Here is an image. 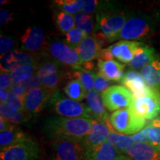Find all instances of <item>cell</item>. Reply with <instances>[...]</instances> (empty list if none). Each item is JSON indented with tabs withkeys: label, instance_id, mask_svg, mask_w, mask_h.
<instances>
[{
	"label": "cell",
	"instance_id": "6da1fadb",
	"mask_svg": "<svg viewBox=\"0 0 160 160\" xmlns=\"http://www.w3.org/2000/svg\"><path fill=\"white\" fill-rule=\"evenodd\" d=\"M93 119L87 118L51 117L45 121V135L53 141H70L82 143L91 128Z\"/></svg>",
	"mask_w": 160,
	"mask_h": 160
},
{
	"label": "cell",
	"instance_id": "7a4b0ae2",
	"mask_svg": "<svg viewBox=\"0 0 160 160\" xmlns=\"http://www.w3.org/2000/svg\"><path fill=\"white\" fill-rule=\"evenodd\" d=\"M156 24L151 17L141 13L130 14L119 34L111 40V43L117 40L134 41L150 37L154 33Z\"/></svg>",
	"mask_w": 160,
	"mask_h": 160
},
{
	"label": "cell",
	"instance_id": "3957f363",
	"mask_svg": "<svg viewBox=\"0 0 160 160\" xmlns=\"http://www.w3.org/2000/svg\"><path fill=\"white\" fill-rule=\"evenodd\" d=\"M109 120L114 131L128 136L136 134L147 125V120L138 115L131 106L114 111Z\"/></svg>",
	"mask_w": 160,
	"mask_h": 160
},
{
	"label": "cell",
	"instance_id": "277c9868",
	"mask_svg": "<svg viewBox=\"0 0 160 160\" xmlns=\"http://www.w3.org/2000/svg\"><path fill=\"white\" fill-rule=\"evenodd\" d=\"M48 106L59 117L92 119L87 106L79 102L65 97L59 91L53 92L51 95Z\"/></svg>",
	"mask_w": 160,
	"mask_h": 160
},
{
	"label": "cell",
	"instance_id": "5b68a950",
	"mask_svg": "<svg viewBox=\"0 0 160 160\" xmlns=\"http://www.w3.org/2000/svg\"><path fill=\"white\" fill-rule=\"evenodd\" d=\"M96 14L97 25L95 26L94 32L99 30V32L108 37L110 43L113 38L119 34L129 17V14L125 12L109 11L108 8L104 11L98 12Z\"/></svg>",
	"mask_w": 160,
	"mask_h": 160
},
{
	"label": "cell",
	"instance_id": "8992f818",
	"mask_svg": "<svg viewBox=\"0 0 160 160\" xmlns=\"http://www.w3.org/2000/svg\"><path fill=\"white\" fill-rule=\"evenodd\" d=\"M46 51L51 57L60 65L71 67L73 69L82 68L79 56L76 49L70 47L65 42L55 39L48 42Z\"/></svg>",
	"mask_w": 160,
	"mask_h": 160
},
{
	"label": "cell",
	"instance_id": "52a82bcc",
	"mask_svg": "<svg viewBox=\"0 0 160 160\" xmlns=\"http://www.w3.org/2000/svg\"><path fill=\"white\" fill-rule=\"evenodd\" d=\"M131 106L145 120H153L160 115V91L150 88L145 95L133 97Z\"/></svg>",
	"mask_w": 160,
	"mask_h": 160
},
{
	"label": "cell",
	"instance_id": "ba28073f",
	"mask_svg": "<svg viewBox=\"0 0 160 160\" xmlns=\"http://www.w3.org/2000/svg\"><path fill=\"white\" fill-rule=\"evenodd\" d=\"M40 148L33 139H27L1 150V160H38L39 158Z\"/></svg>",
	"mask_w": 160,
	"mask_h": 160
},
{
	"label": "cell",
	"instance_id": "9c48e42d",
	"mask_svg": "<svg viewBox=\"0 0 160 160\" xmlns=\"http://www.w3.org/2000/svg\"><path fill=\"white\" fill-rule=\"evenodd\" d=\"M104 105L109 111L127 108L131 106L133 94L123 85L110 86L102 93Z\"/></svg>",
	"mask_w": 160,
	"mask_h": 160
},
{
	"label": "cell",
	"instance_id": "30bf717a",
	"mask_svg": "<svg viewBox=\"0 0 160 160\" xmlns=\"http://www.w3.org/2000/svg\"><path fill=\"white\" fill-rule=\"evenodd\" d=\"M51 160H85L82 144L70 141H53Z\"/></svg>",
	"mask_w": 160,
	"mask_h": 160
},
{
	"label": "cell",
	"instance_id": "8fae6325",
	"mask_svg": "<svg viewBox=\"0 0 160 160\" xmlns=\"http://www.w3.org/2000/svg\"><path fill=\"white\" fill-rule=\"evenodd\" d=\"M21 43L22 49L34 56L46 51L48 45L43 31L36 26H31L25 30L21 37Z\"/></svg>",
	"mask_w": 160,
	"mask_h": 160
},
{
	"label": "cell",
	"instance_id": "7c38bea8",
	"mask_svg": "<svg viewBox=\"0 0 160 160\" xmlns=\"http://www.w3.org/2000/svg\"><path fill=\"white\" fill-rule=\"evenodd\" d=\"M113 129L110 124V120L103 122L93 119L88 133L82 143L84 148L85 150L92 148L107 142Z\"/></svg>",
	"mask_w": 160,
	"mask_h": 160
},
{
	"label": "cell",
	"instance_id": "4fadbf2b",
	"mask_svg": "<svg viewBox=\"0 0 160 160\" xmlns=\"http://www.w3.org/2000/svg\"><path fill=\"white\" fill-rule=\"evenodd\" d=\"M37 62L35 56L27 51H11L1 56V71L12 73L22 66Z\"/></svg>",
	"mask_w": 160,
	"mask_h": 160
},
{
	"label": "cell",
	"instance_id": "5bb4252c",
	"mask_svg": "<svg viewBox=\"0 0 160 160\" xmlns=\"http://www.w3.org/2000/svg\"><path fill=\"white\" fill-rule=\"evenodd\" d=\"M51 95L42 87L31 90L24 98V110L31 115L37 114L48 105Z\"/></svg>",
	"mask_w": 160,
	"mask_h": 160
},
{
	"label": "cell",
	"instance_id": "9a60e30c",
	"mask_svg": "<svg viewBox=\"0 0 160 160\" xmlns=\"http://www.w3.org/2000/svg\"><path fill=\"white\" fill-rule=\"evenodd\" d=\"M143 43L137 41L121 40L107 48L113 56L121 62L129 64L133 59L135 51Z\"/></svg>",
	"mask_w": 160,
	"mask_h": 160
},
{
	"label": "cell",
	"instance_id": "2e32d148",
	"mask_svg": "<svg viewBox=\"0 0 160 160\" xmlns=\"http://www.w3.org/2000/svg\"><path fill=\"white\" fill-rule=\"evenodd\" d=\"M120 82L131 92L133 97L145 95L150 88L144 80L141 73L134 70H129L125 73Z\"/></svg>",
	"mask_w": 160,
	"mask_h": 160
},
{
	"label": "cell",
	"instance_id": "e0dca14e",
	"mask_svg": "<svg viewBox=\"0 0 160 160\" xmlns=\"http://www.w3.org/2000/svg\"><path fill=\"white\" fill-rule=\"evenodd\" d=\"M82 64L91 62L93 60L99 59L101 56L102 47L93 37H87L76 48Z\"/></svg>",
	"mask_w": 160,
	"mask_h": 160
},
{
	"label": "cell",
	"instance_id": "ac0fdd59",
	"mask_svg": "<svg viewBox=\"0 0 160 160\" xmlns=\"http://www.w3.org/2000/svg\"><path fill=\"white\" fill-rule=\"evenodd\" d=\"M86 106L93 119L107 122L110 116L108 114L104 105L102 94L96 91H90L86 96Z\"/></svg>",
	"mask_w": 160,
	"mask_h": 160
},
{
	"label": "cell",
	"instance_id": "d6986e66",
	"mask_svg": "<svg viewBox=\"0 0 160 160\" xmlns=\"http://www.w3.org/2000/svg\"><path fill=\"white\" fill-rule=\"evenodd\" d=\"M85 151V160H115L122 155L119 150L108 141Z\"/></svg>",
	"mask_w": 160,
	"mask_h": 160
},
{
	"label": "cell",
	"instance_id": "ffe728a7",
	"mask_svg": "<svg viewBox=\"0 0 160 160\" xmlns=\"http://www.w3.org/2000/svg\"><path fill=\"white\" fill-rule=\"evenodd\" d=\"M126 154L133 160H160V151L147 142L135 143Z\"/></svg>",
	"mask_w": 160,
	"mask_h": 160
},
{
	"label": "cell",
	"instance_id": "44dd1931",
	"mask_svg": "<svg viewBox=\"0 0 160 160\" xmlns=\"http://www.w3.org/2000/svg\"><path fill=\"white\" fill-rule=\"evenodd\" d=\"M97 65L99 73L111 82H120L125 75V65L116 60L103 61L99 59Z\"/></svg>",
	"mask_w": 160,
	"mask_h": 160
},
{
	"label": "cell",
	"instance_id": "7402d4cb",
	"mask_svg": "<svg viewBox=\"0 0 160 160\" xmlns=\"http://www.w3.org/2000/svg\"><path fill=\"white\" fill-rule=\"evenodd\" d=\"M147 85L160 91V54H156L148 65L141 70Z\"/></svg>",
	"mask_w": 160,
	"mask_h": 160
},
{
	"label": "cell",
	"instance_id": "603a6c76",
	"mask_svg": "<svg viewBox=\"0 0 160 160\" xmlns=\"http://www.w3.org/2000/svg\"><path fill=\"white\" fill-rule=\"evenodd\" d=\"M155 56V50L153 47L142 44L135 51L133 59L128 65L133 70H142L151 62Z\"/></svg>",
	"mask_w": 160,
	"mask_h": 160
},
{
	"label": "cell",
	"instance_id": "cb8c5ba5",
	"mask_svg": "<svg viewBox=\"0 0 160 160\" xmlns=\"http://www.w3.org/2000/svg\"><path fill=\"white\" fill-rule=\"evenodd\" d=\"M0 115L2 118L7 119L10 122L17 125L28 122L31 116L26 111L16 109L7 103L0 105Z\"/></svg>",
	"mask_w": 160,
	"mask_h": 160
},
{
	"label": "cell",
	"instance_id": "d4e9b609",
	"mask_svg": "<svg viewBox=\"0 0 160 160\" xmlns=\"http://www.w3.org/2000/svg\"><path fill=\"white\" fill-rule=\"evenodd\" d=\"M28 137L22 130L14 126L10 131L0 133V148L2 150L14 145L24 141Z\"/></svg>",
	"mask_w": 160,
	"mask_h": 160
},
{
	"label": "cell",
	"instance_id": "484cf974",
	"mask_svg": "<svg viewBox=\"0 0 160 160\" xmlns=\"http://www.w3.org/2000/svg\"><path fill=\"white\" fill-rule=\"evenodd\" d=\"M108 142L113 145L121 153H127L130 148L134 145V142L131 136H128L118 133L114 130H112L110 133Z\"/></svg>",
	"mask_w": 160,
	"mask_h": 160
},
{
	"label": "cell",
	"instance_id": "4316f807",
	"mask_svg": "<svg viewBox=\"0 0 160 160\" xmlns=\"http://www.w3.org/2000/svg\"><path fill=\"white\" fill-rule=\"evenodd\" d=\"M63 91L68 97L77 102L82 101L88 93L84 88L82 84L79 80L75 79L67 83L64 87Z\"/></svg>",
	"mask_w": 160,
	"mask_h": 160
},
{
	"label": "cell",
	"instance_id": "83f0119b",
	"mask_svg": "<svg viewBox=\"0 0 160 160\" xmlns=\"http://www.w3.org/2000/svg\"><path fill=\"white\" fill-rule=\"evenodd\" d=\"M54 19L57 29L63 34H66L74 28L75 18L70 13L58 11L55 13Z\"/></svg>",
	"mask_w": 160,
	"mask_h": 160
},
{
	"label": "cell",
	"instance_id": "f1b7e54d",
	"mask_svg": "<svg viewBox=\"0 0 160 160\" xmlns=\"http://www.w3.org/2000/svg\"><path fill=\"white\" fill-rule=\"evenodd\" d=\"M53 2L59 11L73 15L82 11L84 0H57Z\"/></svg>",
	"mask_w": 160,
	"mask_h": 160
},
{
	"label": "cell",
	"instance_id": "f546056e",
	"mask_svg": "<svg viewBox=\"0 0 160 160\" xmlns=\"http://www.w3.org/2000/svg\"><path fill=\"white\" fill-rule=\"evenodd\" d=\"M38 65L37 62L30 64L19 68L11 73L13 82L22 83L29 79L37 72Z\"/></svg>",
	"mask_w": 160,
	"mask_h": 160
},
{
	"label": "cell",
	"instance_id": "4dcf8cb0",
	"mask_svg": "<svg viewBox=\"0 0 160 160\" xmlns=\"http://www.w3.org/2000/svg\"><path fill=\"white\" fill-rule=\"evenodd\" d=\"M96 74L91 71L82 68L77 70L73 72V77L75 79H78L82 84L84 88L87 93L94 90V81Z\"/></svg>",
	"mask_w": 160,
	"mask_h": 160
},
{
	"label": "cell",
	"instance_id": "1f68e13d",
	"mask_svg": "<svg viewBox=\"0 0 160 160\" xmlns=\"http://www.w3.org/2000/svg\"><path fill=\"white\" fill-rule=\"evenodd\" d=\"M74 18L76 28L85 33L87 36L93 32L95 26L93 19L91 15L82 11L76 14Z\"/></svg>",
	"mask_w": 160,
	"mask_h": 160
},
{
	"label": "cell",
	"instance_id": "d6a6232c",
	"mask_svg": "<svg viewBox=\"0 0 160 160\" xmlns=\"http://www.w3.org/2000/svg\"><path fill=\"white\" fill-rule=\"evenodd\" d=\"M61 68L62 65H60L55 60H48V61H45L38 65L36 74L38 76L40 79H42L48 76L61 71Z\"/></svg>",
	"mask_w": 160,
	"mask_h": 160
},
{
	"label": "cell",
	"instance_id": "836d02e7",
	"mask_svg": "<svg viewBox=\"0 0 160 160\" xmlns=\"http://www.w3.org/2000/svg\"><path fill=\"white\" fill-rule=\"evenodd\" d=\"M63 71H61L40 79L42 87L52 94L53 92L57 91L58 87L61 85L63 79Z\"/></svg>",
	"mask_w": 160,
	"mask_h": 160
},
{
	"label": "cell",
	"instance_id": "e575fe53",
	"mask_svg": "<svg viewBox=\"0 0 160 160\" xmlns=\"http://www.w3.org/2000/svg\"><path fill=\"white\" fill-rule=\"evenodd\" d=\"M149 143L160 151V115L148 124Z\"/></svg>",
	"mask_w": 160,
	"mask_h": 160
},
{
	"label": "cell",
	"instance_id": "d590c367",
	"mask_svg": "<svg viewBox=\"0 0 160 160\" xmlns=\"http://www.w3.org/2000/svg\"><path fill=\"white\" fill-rule=\"evenodd\" d=\"M87 37L88 36L86 35L85 33L80 31L77 28H73L68 33L65 34V42L70 47L76 49L79 44L83 41V39Z\"/></svg>",
	"mask_w": 160,
	"mask_h": 160
},
{
	"label": "cell",
	"instance_id": "8d00e7d4",
	"mask_svg": "<svg viewBox=\"0 0 160 160\" xmlns=\"http://www.w3.org/2000/svg\"><path fill=\"white\" fill-rule=\"evenodd\" d=\"M17 46L15 40L13 38L1 35L0 37V53L1 56L6 53L13 51V48Z\"/></svg>",
	"mask_w": 160,
	"mask_h": 160
},
{
	"label": "cell",
	"instance_id": "74e56055",
	"mask_svg": "<svg viewBox=\"0 0 160 160\" xmlns=\"http://www.w3.org/2000/svg\"><path fill=\"white\" fill-rule=\"evenodd\" d=\"M111 84V81L105 78L102 74H101L100 73L96 74L94 81V91L98 92V93H102L106 89L108 88Z\"/></svg>",
	"mask_w": 160,
	"mask_h": 160
},
{
	"label": "cell",
	"instance_id": "f35d334b",
	"mask_svg": "<svg viewBox=\"0 0 160 160\" xmlns=\"http://www.w3.org/2000/svg\"><path fill=\"white\" fill-rule=\"evenodd\" d=\"M101 4L97 0H84L82 12L89 15L93 13H97L99 11Z\"/></svg>",
	"mask_w": 160,
	"mask_h": 160
},
{
	"label": "cell",
	"instance_id": "ab89813d",
	"mask_svg": "<svg viewBox=\"0 0 160 160\" xmlns=\"http://www.w3.org/2000/svg\"><path fill=\"white\" fill-rule=\"evenodd\" d=\"M20 84L22 86V88L24 90H25L26 93H28V92L30 91H31V90L37 88L42 87L41 80H40V79L38 77V76L36 74V73L32 76L29 79L27 80V81Z\"/></svg>",
	"mask_w": 160,
	"mask_h": 160
},
{
	"label": "cell",
	"instance_id": "60d3db41",
	"mask_svg": "<svg viewBox=\"0 0 160 160\" xmlns=\"http://www.w3.org/2000/svg\"><path fill=\"white\" fill-rule=\"evenodd\" d=\"M23 101V97H20L19 96L16 95L15 93H13V92H11V93H10L9 97L8 98L6 103L8 104V105L12 106V107L15 108L16 109L19 110V111H25V110H24Z\"/></svg>",
	"mask_w": 160,
	"mask_h": 160
},
{
	"label": "cell",
	"instance_id": "b9f144b4",
	"mask_svg": "<svg viewBox=\"0 0 160 160\" xmlns=\"http://www.w3.org/2000/svg\"><path fill=\"white\" fill-rule=\"evenodd\" d=\"M134 143H141V142H147L149 143L148 141V125L145 126L144 128L138 132L136 134L131 136Z\"/></svg>",
	"mask_w": 160,
	"mask_h": 160
},
{
	"label": "cell",
	"instance_id": "7bdbcfd3",
	"mask_svg": "<svg viewBox=\"0 0 160 160\" xmlns=\"http://www.w3.org/2000/svg\"><path fill=\"white\" fill-rule=\"evenodd\" d=\"M12 83H13V79H12L11 73L1 71V74H0V88L1 90L10 88Z\"/></svg>",
	"mask_w": 160,
	"mask_h": 160
},
{
	"label": "cell",
	"instance_id": "ee69618b",
	"mask_svg": "<svg viewBox=\"0 0 160 160\" xmlns=\"http://www.w3.org/2000/svg\"><path fill=\"white\" fill-rule=\"evenodd\" d=\"M13 14L9 11L2 8L0 10V25L3 27L13 21Z\"/></svg>",
	"mask_w": 160,
	"mask_h": 160
},
{
	"label": "cell",
	"instance_id": "f6af8a7d",
	"mask_svg": "<svg viewBox=\"0 0 160 160\" xmlns=\"http://www.w3.org/2000/svg\"><path fill=\"white\" fill-rule=\"evenodd\" d=\"M94 39H96V41L99 43V45L101 46L102 48L104 47V46L107 45L108 44L110 43L109 39H108V37H106L105 34H103L101 32H94L93 35L92 36Z\"/></svg>",
	"mask_w": 160,
	"mask_h": 160
},
{
	"label": "cell",
	"instance_id": "bcb514c9",
	"mask_svg": "<svg viewBox=\"0 0 160 160\" xmlns=\"http://www.w3.org/2000/svg\"><path fill=\"white\" fill-rule=\"evenodd\" d=\"M10 89H11V92H13V93H15L16 95L19 96L20 97L25 98L26 93L25 90H24V88H22V86L21 85V84L20 83H16L13 82L11 88H10Z\"/></svg>",
	"mask_w": 160,
	"mask_h": 160
},
{
	"label": "cell",
	"instance_id": "7dc6e473",
	"mask_svg": "<svg viewBox=\"0 0 160 160\" xmlns=\"http://www.w3.org/2000/svg\"><path fill=\"white\" fill-rule=\"evenodd\" d=\"M13 127H14V125H12L11 122H10L9 121L4 119V118L0 117V133L10 131Z\"/></svg>",
	"mask_w": 160,
	"mask_h": 160
},
{
	"label": "cell",
	"instance_id": "c3c4849f",
	"mask_svg": "<svg viewBox=\"0 0 160 160\" xmlns=\"http://www.w3.org/2000/svg\"><path fill=\"white\" fill-rule=\"evenodd\" d=\"M10 93H11V89L10 88L3 89L0 91V102H1V104L6 103Z\"/></svg>",
	"mask_w": 160,
	"mask_h": 160
},
{
	"label": "cell",
	"instance_id": "681fc988",
	"mask_svg": "<svg viewBox=\"0 0 160 160\" xmlns=\"http://www.w3.org/2000/svg\"><path fill=\"white\" fill-rule=\"evenodd\" d=\"M156 17H157V21H159L160 22V8L158 10L157 13H156Z\"/></svg>",
	"mask_w": 160,
	"mask_h": 160
},
{
	"label": "cell",
	"instance_id": "f907efd6",
	"mask_svg": "<svg viewBox=\"0 0 160 160\" xmlns=\"http://www.w3.org/2000/svg\"><path fill=\"white\" fill-rule=\"evenodd\" d=\"M128 159V157H127L125 155H122L121 157H119V158H118V159H115V160H127Z\"/></svg>",
	"mask_w": 160,
	"mask_h": 160
},
{
	"label": "cell",
	"instance_id": "816d5d0a",
	"mask_svg": "<svg viewBox=\"0 0 160 160\" xmlns=\"http://www.w3.org/2000/svg\"><path fill=\"white\" fill-rule=\"evenodd\" d=\"M8 2V1H5V0H1V1H0L1 5H5V4H7Z\"/></svg>",
	"mask_w": 160,
	"mask_h": 160
},
{
	"label": "cell",
	"instance_id": "f5cc1de1",
	"mask_svg": "<svg viewBox=\"0 0 160 160\" xmlns=\"http://www.w3.org/2000/svg\"><path fill=\"white\" fill-rule=\"evenodd\" d=\"M127 160H133V159H132L131 158H129V157H128V159Z\"/></svg>",
	"mask_w": 160,
	"mask_h": 160
}]
</instances>
